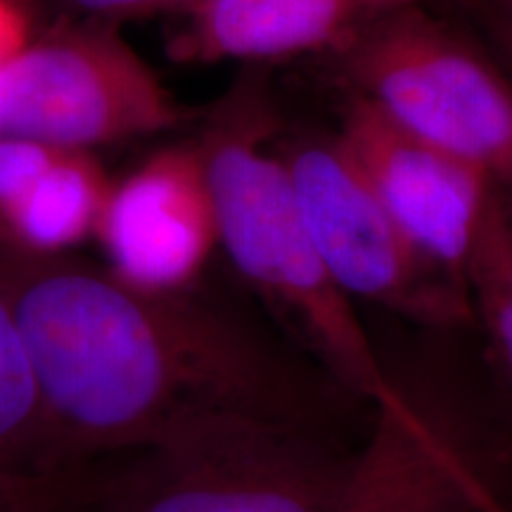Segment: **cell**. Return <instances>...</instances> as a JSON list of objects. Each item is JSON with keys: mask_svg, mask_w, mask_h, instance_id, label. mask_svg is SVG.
Listing matches in <instances>:
<instances>
[{"mask_svg": "<svg viewBox=\"0 0 512 512\" xmlns=\"http://www.w3.org/2000/svg\"><path fill=\"white\" fill-rule=\"evenodd\" d=\"M0 273L60 472L221 418L323 427L344 396L190 292H147L110 268L5 242Z\"/></svg>", "mask_w": 512, "mask_h": 512, "instance_id": "obj_1", "label": "cell"}, {"mask_svg": "<svg viewBox=\"0 0 512 512\" xmlns=\"http://www.w3.org/2000/svg\"><path fill=\"white\" fill-rule=\"evenodd\" d=\"M356 95L512 192V81L420 5L339 50Z\"/></svg>", "mask_w": 512, "mask_h": 512, "instance_id": "obj_4", "label": "cell"}, {"mask_svg": "<svg viewBox=\"0 0 512 512\" xmlns=\"http://www.w3.org/2000/svg\"><path fill=\"white\" fill-rule=\"evenodd\" d=\"M354 460L316 425L221 418L76 465L72 512H337Z\"/></svg>", "mask_w": 512, "mask_h": 512, "instance_id": "obj_3", "label": "cell"}, {"mask_svg": "<svg viewBox=\"0 0 512 512\" xmlns=\"http://www.w3.org/2000/svg\"><path fill=\"white\" fill-rule=\"evenodd\" d=\"M491 29H494L498 46H501L505 57H508V62L512 64V22H510V19H505L503 15H494Z\"/></svg>", "mask_w": 512, "mask_h": 512, "instance_id": "obj_17", "label": "cell"}, {"mask_svg": "<svg viewBox=\"0 0 512 512\" xmlns=\"http://www.w3.org/2000/svg\"><path fill=\"white\" fill-rule=\"evenodd\" d=\"M479 512H508V510H505L501 503H494V505H489V508H484V510H479Z\"/></svg>", "mask_w": 512, "mask_h": 512, "instance_id": "obj_19", "label": "cell"}, {"mask_svg": "<svg viewBox=\"0 0 512 512\" xmlns=\"http://www.w3.org/2000/svg\"><path fill=\"white\" fill-rule=\"evenodd\" d=\"M403 233L430 259L465 278L494 181L354 95L335 136Z\"/></svg>", "mask_w": 512, "mask_h": 512, "instance_id": "obj_8", "label": "cell"}, {"mask_svg": "<svg viewBox=\"0 0 512 512\" xmlns=\"http://www.w3.org/2000/svg\"><path fill=\"white\" fill-rule=\"evenodd\" d=\"M185 117L119 24L60 17L0 64V138L93 152L169 131Z\"/></svg>", "mask_w": 512, "mask_h": 512, "instance_id": "obj_5", "label": "cell"}, {"mask_svg": "<svg viewBox=\"0 0 512 512\" xmlns=\"http://www.w3.org/2000/svg\"><path fill=\"white\" fill-rule=\"evenodd\" d=\"M200 145L219 247L235 271L290 325L335 387L370 408L387 399L396 377L377 356L354 299L325 266L283 159L264 150L259 126L226 119Z\"/></svg>", "mask_w": 512, "mask_h": 512, "instance_id": "obj_2", "label": "cell"}, {"mask_svg": "<svg viewBox=\"0 0 512 512\" xmlns=\"http://www.w3.org/2000/svg\"><path fill=\"white\" fill-rule=\"evenodd\" d=\"M278 157L325 266L351 299L441 330L475 320L465 278L403 233L337 138L302 140Z\"/></svg>", "mask_w": 512, "mask_h": 512, "instance_id": "obj_6", "label": "cell"}, {"mask_svg": "<svg viewBox=\"0 0 512 512\" xmlns=\"http://www.w3.org/2000/svg\"><path fill=\"white\" fill-rule=\"evenodd\" d=\"M60 475L22 330L0 273V479Z\"/></svg>", "mask_w": 512, "mask_h": 512, "instance_id": "obj_12", "label": "cell"}, {"mask_svg": "<svg viewBox=\"0 0 512 512\" xmlns=\"http://www.w3.org/2000/svg\"><path fill=\"white\" fill-rule=\"evenodd\" d=\"M95 238L107 268L147 292H190L219 247L200 140L147 157L112 183Z\"/></svg>", "mask_w": 512, "mask_h": 512, "instance_id": "obj_9", "label": "cell"}, {"mask_svg": "<svg viewBox=\"0 0 512 512\" xmlns=\"http://www.w3.org/2000/svg\"><path fill=\"white\" fill-rule=\"evenodd\" d=\"M34 31L31 0H0V64L8 62Z\"/></svg>", "mask_w": 512, "mask_h": 512, "instance_id": "obj_16", "label": "cell"}, {"mask_svg": "<svg viewBox=\"0 0 512 512\" xmlns=\"http://www.w3.org/2000/svg\"><path fill=\"white\" fill-rule=\"evenodd\" d=\"M420 0H204L181 17L166 53L181 64L273 62L339 53Z\"/></svg>", "mask_w": 512, "mask_h": 512, "instance_id": "obj_10", "label": "cell"}, {"mask_svg": "<svg viewBox=\"0 0 512 512\" xmlns=\"http://www.w3.org/2000/svg\"><path fill=\"white\" fill-rule=\"evenodd\" d=\"M60 17L95 19V22L121 24L126 19L155 15H188L204 0H46Z\"/></svg>", "mask_w": 512, "mask_h": 512, "instance_id": "obj_14", "label": "cell"}, {"mask_svg": "<svg viewBox=\"0 0 512 512\" xmlns=\"http://www.w3.org/2000/svg\"><path fill=\"white\" fill-rule=\"evenodd\" d=\"M110 188L93 152L0 138V242L64 254L95 235Z\"/></svg>", "mask_w": 512, "mask_h": 512, "instance_id": "obj_11", "label": "cell"}, {"mask_svg": "<svg viewBox=\"0 0 512 512\" xmlns=\"http://www.w3.org/2000/svg\"><path fill=\"white\" fill-rule=\"evenodd\" d=\"M498 501L482 453L444 392L396 380L373 406L337 512H479Z\"/></svg>", "mask_w": 512, "mask_h": 512, "instance_id": "obj_7", "label": "cell"}, {"mask_svg": "<svg viewBox=\"0 0 512 512\" xmlns=\"http://www.w3.org/2000/svg\"><path fill=\"white\" fill-rule=\"evenodd\" d=\"M0 512H72L69 472L0 479Z\"/></svg>", "mask_w": 512, "mask_h": 512, "instance_id": "obj_15", "label": "cell"}, {"mask_svg": "<svg viewBox=\"0 0 512 512\" xmlns=\"http://www.w3.org/2000/svg\"><path fill=\"white\" fill-rule=\"evenodd\" d=\"M472 313L512 384V192L494 183L465 261Z\"/></svg>", "mask_w": 512, "mask_h": 512, "instance_id": "obj_13", "label": "cell"}, {"mask_svg": "<svg viewBox=\"0 0 512 512\" xmlns=\"http://www.w3.org/2000/svg\"><path fill=\"white\" fill-rule=\"evenodd\" d=\"M498 5L503 8V17L510 19V22H512V0H498Z\"/></svg>", "mask_w": 512, "mask_h": 512, "instance_id": "obj_18", "label": "cell"}]
</instances>
